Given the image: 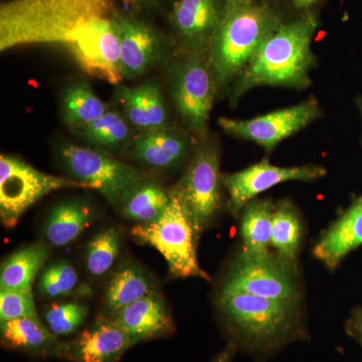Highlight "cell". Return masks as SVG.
I'll use <instances>...</instances> for the list:
<instances>
[{"label":"cell","mask_w":362,"mask_h":362,"mask_svg":"<svg viewBox=\"0 0 362 362\" xmlns=\"http://www.w3.org/2000/svg\"><path fill=\"white\" fill-rule=\"evenodd\" d=\"M115 0H6L0 6V51L68 44L88 21L114 13Z\"/></svg>","instance_id":"1"},{"label":"cell","mask_w":362,"mask_h":362,"mask_svg":"<svg viewBox=\"0 0 362 362\" xmlns=\"http://www.w3.org/2000/svg\"><path fill=\"white\" fill-rule=\"evenodd\" d=\"M280 25L278 14L265 2L225 0L223 18L206 56L216 93L235 83Z\"/></svg>","instance_id":"2"},{"label":"cell","mask_w":362,"mask_h":362,"mask_svg":"<svg viewBox=\"0 0 362 362\" xmlns=\"http://www.w3.org/2000/svg\"><path fill=\"white\" fill-rule=\"evenodd\" d=\"M318 28L315 14L309 13L281 23L261 45L251 64L235 81L230 97L239 101L247 90L261 86L305 89L311 84L314 65L312 40Z\"/></svg>","instance_id":"3"},{"label":"cell","mask_w":362,"mask_h":362,"mask_svg":"<svg viewBox=\"0 0 362 362\" xmlns=\"http://www.w3.org/2000/svg\"><path fill=\"white\" fill-rule=\"evenodd\" d=\"M218 306L237 334L255 347L281 344L299 327L298 300L271 299L221 288Z\"/></svg>","instance_id":"4"},{"label":"cell","mask_w":362,"mask_h":362,"mask_svg":"<svg viewBox=\"0 0 362 362\" xmlns=\"http://www.w3.org/2000/svg\"><path fill=\"white\" fill-rule=\"evenodd\" d=\"M131 233L139 242L160 252L173 277L209 280L197 261L199 235L194 221L173 190L170 189V202L161 216L151 223H138Z\"/></svg>","instance_id":"5"},{"label":"cell","mask_w":362,"mask_h":362,"mask_svg":"<svg viewBox=\"0 0 362 362\" xmlns=\"http://www.w3.org/2000/svg\"><path fill=\"white\" fill-rule=\"evenodd\" d=\"M58 156L71 180L97 190L114 206H120L126 194L147 177L142 171L96 147L64 143L59 146Z\"/></svg>","instance_id":"6"},{"label":"cell","mask_w":362,"mask_h":362,"mask_svg":"<svg viewBox=\"0 0 362 362\" xmlns=\"http://www.w3.org/2000/svg\"><path fill=\"white\" fill-rule=\"evenodd\" d=\"M168 83L181 120L192 134L204 140L216 94L206 54H185L169 69Z\"/></svg>","instance_id":"7"},{"label":"cell","mask_w":362,"mask_h":362,"mask_svg":"<svg viewBox=\"0 0 362 362\" xmlns=\"http://www.w3.org/2000/svg\"><path fill=\"white\" fill-rule=\"evenodd\" d=\"M223 187L220 151L216 143L204 141L195 150L182 177L171 189L187 207L199 235L220 213Z\"/></svg>","instance_id":"8"},{"label":"cell","mask_w":362,"mask_h":362,"mask_svg":"<svg viewBox=\"0 0 362 362\" xmlns=\"http://www.w3.org/2000/svg\"><path fill=\"white\" fill-rule=\"evenodd\" d=\"M71 187H85L71 178L42 173L18 157L1 154L0 218L2 223L6 228H14L23 214L45 195L54 190Z\"/></svg>","instance_id":"9"},{"label":"cell","mask_w":362,"mask_h":362,"mask_svg":"<svg viewBox=\"0 0 362 362\" xmlns=\"http://www.w3.org/2000/svg\"><path fill=\"white\" fill-rule=\"evenodd\" d=\"M65 47L87 75L120 85L123 80L120 35L112 16L88 21Z\"/></svg>","instance_id":"10"},{"label":"cell","mask_w":362,"mask_h":362,"mask_svg":"<svg viewBox=\"0 0 362 362\" xmlns=\"http://www.w3.org/2000/svg\"><path fill=\"white\" fill-rule=\"evenodd\" d=\"M223 288L279 300H299L294 267L270 252L242 255L233 264Z\"/></svg>","instance_id":"11"},{"label":"cell","mask_w":362,"mask_h":362,"mask_svg":"<svg viewBox=\"0 0 362 362\" xmlns=\"http://www.w3.org/2000/svg\"><path fill=\"white\" fill-rule=\"evenodd\" d=\"M320 116V106L312 98L289 108L247 120L221 117L218 123L228 134L256 142L267 151H271L279 143L303 129Z\"/></svg>","instance_id":"12"},{"label":"cell","mask_w":362,"mask_h":362,"mask_svg":"<svg viewBox=\"0 0 362 362\" xmlns=\"http://www.w3.org/2000/svg\"><path fill=\"white\" fill-rule=\"evenodd\" d=\"M112 18L120 35L123 78L141 77L168 58V40L153 25L129 14L114 13Z\"/></svg>","instance_id":"13"},{"label":"cell","mask_w":362,"mask_h":362,"mask_svg":"<svg viewBox=\"0 0 362 362\" xmlns=\"http://www.w3.org/2000/svg\"><path fill=\"white\" fill-rule=\"evenodd\" d=\"M326 169L318 165L281 168L264 160L244 170L223 176V187L230 195L228 206L230 213L237 216L252 199L286 182V181H311L323 177Z\"/></svg>","instance_id":"14"},{"label":"cell","mask_w":362,"mask_h":362,"mask_svg":"<svg viewBox=\"0 0 362 362\" xmlns=\"http://www.w3.org/2000/svg\"><path fill=\"white\" fill-rule=\"evenodd\" d=\"M225 0H177L170 21L185 54H206L223 18Z\"/></svg>","instance_id":"15"},{"label":"cell","mask_w":362,"mask_h":362,"mask_svg":"<svg viewBox=\"0 0 362 362\" xmlns=\"http://www.w3.org/2000/svg\"><path fill=\"white\" fill-rule=\"evenodd\" d=\"M134 345L113 319H101L75 339L59 343L56 356L73 362H118Z\"/></svg>","instance_id":"16"},{"label":"cell","mask_w":362,"mask_h":362,"mask_svg":"<svg viewBox=\"0 0 362 362\" xmlns=\"http://www.w3.org/2000/svg\"><path fill=\"white\" fill-rule=\"evenodd\" d=\"M130 153L146 168L168 171L183 163L192 149V139L180 129L171 127L143 131L134 136Z\"/></svg>","instance_id":"17"},{"label":"cell","mask_w":362,"mask_h":362,"mask_svg":"<svg viewBox=\"0 0 362 362\" xmlns=\"http://www.w3.org/2000/svg\"><path fill=\"white\" fill-rule=\"evenodd\" d=\"M115 98L128 122L140 132L171 127L161 87L157 81H146L136 87L118 85Z\"/></svg>","instance_id":"18"},{"label":"cell","mask_w":362,"mask_h":362,"mask_svg":"<svg viewBox=\"0 0 362 362\" xmlns=\"http://www.w3.org/2000/svg\"><path fill=\"white\" fill-rule=\"evenodd\" d=\"M113 320L135 344L164 337L173 330L168 306L156 291L119 311Z\"/></svg>","instance_id":"19"},{"label":"cell","mask_w":362,"mask_h":362,"mask_svg":"<svg viewBox=\"0 0 362 362\" xmlns=\"http://www.w3.org/2000/svg\"><path fill=\"white\" fill-rule=\"evenodd\" d=\"M362 245V197L330 226L314 247V255L327 268H337L350 252Z\"/></svg>","instance_id":"20"},{"label":"cell","mask_w":362,"mask_h":362,"mask_svg":"<svg viewBox=\"0 0 362 362\" xmlns=\"http://www.w3.org/2000/svg\"><path fill=\"white\" fill-rule=\"evenodd\" d=\"M95 220L88 202L70 199L52 207L45 223V235L49 244L64 247L77 239Z\"/></svg>","instance_id":"21"},{"label":"cell","mask_w":362,"mask_h":362,"mask_svg":"<svg viewBox=\"0 0 362 362\" xmlns=\"http://www.w3.org/2000/svg\"><path fill=\"white\" fill-rule=\"evenodd\" d=\"M0 333L4 345L11 349L35 354H56L58 337L40 319L18 318L1 321Z\"/></svg>","instance_id":"22"},{"label":"cell","mask_w":362,"mask_h":362,"mask_svg":"<svg viewBox=\"0 0 362 362\" xmlns=\"http://www.w3.org/2000/svg\"><path fill=\"white\" fill-rule=\"evenodd\" d=\"M108 110L109 107L97 96L85 78L71 81L62 93V118L71 129L93 122Z\"/></svg>","instance_id":"23"},{"label":"cell","mask_w":362,"mask_h":362,"mask_svg":"<svg viewBox=\"0 0 362 362\" xmlns=\"http://www.w3.org/2000/svg\"><path fill=\"white\" fill-rule=\"evenodd\" d=\"M131 128L122 113L109 108L103 116L74 131L89 146L109 152L129 148L134 138Z\"/></svg>","instance_id":"24"},{"label":"cell","mask_w":362,"mask_h":362,"mask_svg":"<svg viewBox=\"0 0 362 362\" xmlns=\"http://www.w3.org/2000/svg\"><path fill=\"white\" fill-rule=\"evenodd\" d=\"M49 258V250L42 244L23 247L2 264L0 288L32 292L33 284Z\"/></svg>","instance_id":"25"},{"label":"cell","mask_w":362,"mask_h":362,"mask_svg":"<svg viewBox=\"0 0 362 362\" xmlns=\"http://www.w3.org/2000/svg\"><path fill=\"white\" fill-rule=\"evenodd\" d=\"M169 202L170 190L146 177L126 194L119 207L128 220L146 223L157 220L165 211Z\"/></svg>","instance_id":"26"},{"label":"cell","mask_w":362,"mask_h":362,"mask_svg":"<svg viewBox=\"0 0 362 362\" xmlns=\"http://www.w3.org/2000/svg\"><path fill=\"white\" fill-rule=\"evenodd\" d=\"M275 206L270 201H252L243 209L240 235L244 252L262 255L272 246V228Z\"/></svg>","instance_id":"27"},{"label":"cell","mask_w":362,"mask_h":362,"mask_svg":"<svg viewBox=\"0 0 362 362\" xmlns=\"http://www.w3.org/2000/svg\"><path fill=\"white\" fill-rule=\"evenodd\" d=\"M302 235V223L296 209L291 202H281L274 211L272 246L275 247L279 258L294 268L301 247Z\"/></svg>","instance_id":"28"},{"label":"cell","mask_w":362,"mask_h":362,"mask_svg":"<svg viewBox=\"0 0 362 362\" xmlns=\"http://www.w3.org/2000/svg\"><path fill=\"white\" fill-rule=\"evenodd\" d=\"M152 292L151 282L139 268L126 267L111 279L106 293L107 307L116 314Z\"/></svg>","instance_id":"29"},{"label":"cell","mask_w":362,"mask_h":362,"mask_svg":"<svg viewBox=\"0 0 362 362\" xmlns=\"http://www.w3.org/2000/svg\"><path fill=\"white\" fill-rule=\"evenodd\" d=\"M120 252V237L115 228H106L95 235L86 250V267L92 276H103L115 263Z\"/></svg>","instance_id":"30"},{"label":"cell","mask_w":362,"mask_h":362,"mask_svg":"<svg viewBox=\"0 0 362 362\" xmlns=\"http://www.w3.org/2000/svg\"><path fill=\"white\" fill-rule=\"evenodd\" d=\"M88 315V307L78 302L54 303L45 308L47 327L57 337H68L80 329Z\"/></svg>","instance_id":"31"},{"label":"cell","mask_w":362,"mask_h":362,"mask_svg":"<svg viewBox=\"0 0 362 362\" xmlns=\"http://www.w3.org/2000/svg\"><path fill=\"white\" fill-rule=\"evenodd\" d=\"M78 284V275L70 263L57 262L42 271L39 280V291L42 296L57 298L66 296L75 291Z\"/></svg>","instance_id":"32"},{"label":"cell","mask_w":362,"mask_h":362,"mask_svg":"<svg viewBox=\"0 0 362 362\" xmlns=\"http://www.w3.org/2000/svg\"><path fill=\"white\" fill-rule=\"evenodd\" d=\"M18 318L40 319L33 293L0 288V321Z\"/></svg>","instance_id":"33"},{"label":"cell","mask_w":362,"mask_h":362,"mask_svg":"<svg viewBox=\"0 0 362 362\" xmlns=\"http://www.w3.org/2000/svg\"><path fill=\"white\" fill-rule=\"evenodd\" d=\"M235 350V345L228 344V346L216 356L214 362H232Z\"/></svg>","instance_id":"34"},{"label":"cell","mask_w":362,"mask_h":362,"mask_svg":"<svg viewBox=\"0 0 362 362\" xmlns=\"http://www.w3.org/2000/svg\"><path fill=\"white\" fill-rule=\"evenodd\" d=\"M164 0H133L134 4L143 7H153L159 6Z\"/></svg>","instance_id":"35"},{"label":"cell","mask_w":362,"mask_h":362,"mask_svg":"<svg viewBox=\"0 0 362 362\" xmlns=\"http://www.w3.org/2000/svg\"><path fill=\"white\" fill-rule=\"evenodd\" d=\"M318 0H293V4L296 8H306V7L312 6Z\"/></svg>","instance_id":"36"},{"label":"cell","mask_w":362,"mask_h":362,"mask_svg":"<svg viewBox=\"0 0 362 362\" xmlns=\"http://www.w3.org/2000/svg\"><path fill=\"white\" fill-rule=\"evenodd\" d=\"M358 331H359V334H361V337L362 339V321H361V324H359Z\"/></svg>","instance_id":"37"}]
</instances>
